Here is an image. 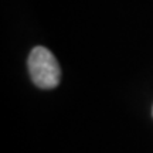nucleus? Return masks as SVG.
<instances>
[{"label": "nucleus", "mask_w": 153, "mask_h": 153, "mask_svg": "<svg viewBox=\"0 0 153 153\" xmlns=\"http://www.w3.org/2000/svg\"><path fill=\"white\" fill-rule=\"evenodd\" d=\"M152 114H153V109H152Z\"/></svg>", "instance_id": "obj_2"}, {"label": "nucleus", "mask_w": 153, "mask_h": 153, "mask_svg": "<svg viewBox=\"0 0 153 153\" xmlns=\"http://www.w3.org/2000/svg\"><path fill=\"white\" fill-rule=\"evenodd\" d=\"M28 72L34 85L41 89L55 88L61 81V68L55 55L45 47H34L28 55Z\"/></svg>", "instance_id": "obj_1"}]
</instances>
